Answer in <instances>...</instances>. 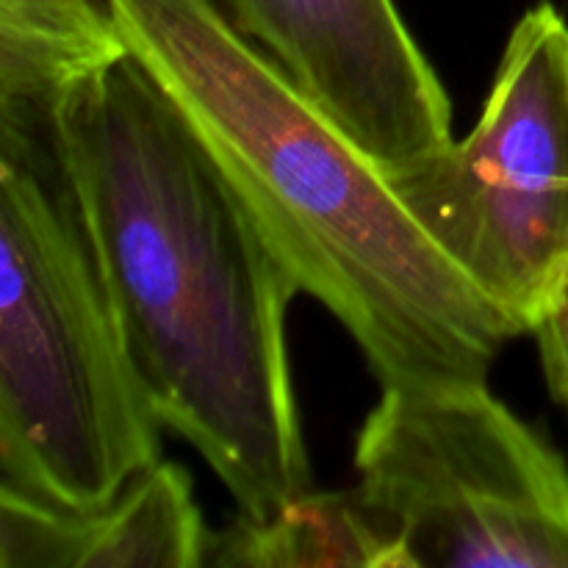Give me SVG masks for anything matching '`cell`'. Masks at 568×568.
I'll return each instance as SVG.
<instances>
[{
	"label": "cell",
	"mask_w": 568,
	"mask_h": 568,
	"mask_svg": "<svg viewBox=\"0 0 568 568\" xmlns=\"http://www.w3.org/2000/svg\"><path fill=\"white\" fill-rule=\"evenodd\" d=\"M64 136L122 333L161 425L242 519L311 494L286 316L300 288L131 53L89 78Z\"/></svg>",
	"instance_id": "6da1fadb"
},
{
	"label": "cell",
	"mask_w": 568,
	"mask_h": 568,
	"mask_svg": "<svg viewBox=\"0 0 568 568\" xmlns=\"http://www.w3.org/2000/svg\"><path fill=\"white\" fill-rule=\"evenodd\" d=\"M111 9L128 53L383 388L488 383L519 325L436 247L353 139L205 0H111Z\"/></svg>",
	"instance_id": "7a4b0ae2"
},
{
	"label": "cell",
	"mask_w": 568,
	"mask_h": 568,
	"mask_svg": "<svg viewBox=\"0 0 568 568\" xmlns=\"http://www.w3.org/2000/svg\"><path fill=\"white\" fill-rule=\"evenodd\" d=\"M64 120L0 133V488L61 510L111 503L161 460Z\"/></svg>",
	"instance_id": "3957f363"
},
{
	"label": "cell",
	"mask_w": 568,
	"mask_h": 568,
	"mask_svg": "<svg viewBox=\"0 0 568 568\" xmlns=\"http://www.w3.org/2000/svg\"><path fill=\"white\" fill-rule=\"evenodd\" d=\"M353 488L394 568H568V469L488 383L383 388Z\"/></svg>",
	"instance_id": "277c9868"
},
{
	"label": "cell",
	"mask_w": 568,
	"mask_h": 568,
	"mask_svg": "<svg viewBox=\"0 0 568 568\" xmlns=\"http://www.w3.org/2000/svg\"><path fill=\"white\" fill-rule=\"evenodd\" d=\"M388 183L436 247L532 333L568 283V22L541 0L471 133Z\"/></svg>",
	"instance_id": "5b68a950"
},
{
	"label": "cell",
	"mask_w": 568,
	"mask_h": 568,
	"mask_svg": "<svg viewBox=\"0 0 568 568\" xmlns=\"http://www.w3.org/2000/svg\"><path fill=\"white\" fill-rule=\"evenodd\" d=\"M244 39L386 178L453 142L447 89L394 0H247Z\"/></svg>",
	"instance_id": "8992f818"
},
{
	"label": "cell",
	"mask_w": 568,
	"mask_h": 568,
	"mask_svg": "<svg viewBox=\"0 0 568 568\" xmlns=\"http://www.w3.org/2000/svg\"><path fill=\"white\" fill-rule=\"evenodd\" d=\"M211 538L192 477L170 460L92 510L50 508L0 488V568H200Z\"/></svg>",
	"instance_id": "52a82bcc"
},
{
	"label": "cell",
	"mask_w": 568,
	"mask_h": 568,
	"mask_svg": "<svg viewBox=\"0 0 568 568\" xmlns=\"http://www.w3.org/2000/svg\"><path fill=\"white\" fill-rule=\"evenodd\" d=\"M125 55L111 0H0V133L61 125L75 89Z\"/></svg>",
	"instance_id": "ba28073f"
},
{
	"label": "cell",
	"mask_w": 568,
	"mask_h": 568,
	"mask_svg": "<svg viewBox=\"0 0 568 568\" xmlns=\"http://www.w3.org/2000/svg\"><path fill=\"white\" fill-rule=\"evenodd\" d=\"M209 566L394 568L392 552L366 519L355 491L305 494L270 519H242L214 532Z\"/></svg>",
	"instance_id": "9c48e42d"
},
{
	"label": "cell",
	"mask_w": 568,
	"mask_h": 568,
	"mask_svg": "<svg viewBox=\"0 0 568 568\" xmlns=\"http://www.w3.org/2000/svg\"><path fill=\"white\" fill-rule=\"evenodd\" d=\"M532 333L538 338V355L552 397L568 414V283Z\"/></svg>",
	"instance_id": "30bf717a"
},
{
	"label": "cell",
	"mask_w": 568,
	"mask_h": 568,
	"mask_svg": "<svg viewBox=\"0 0 568 568\" xmlns=\"http://www.w3.org/2000/svg\"><path fill=\"white\" fill-rule=\"evenodd\" d=\"M233 31L244 37V20H247V0H205Z\"/></svg>",
	"instance_id": "8fae6325"
}]
</instances>
